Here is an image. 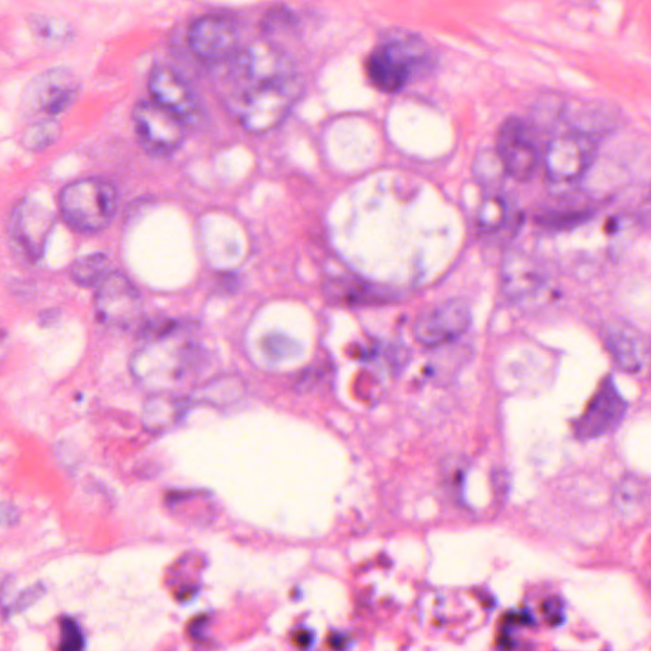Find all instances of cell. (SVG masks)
<instances>
[{
    "label": "cell",
    "instance_id": "cell-28",
    "mask_svg": "<svg viewBox=\"0 0 651 651\" xmlns=\"http://www.w3.org/2000/svg\"><path fill=\"white\" fill-rule=\"evenodd\" d=\"M45 587L41 583L35 584L34 587L28 588L17 599V610L25 611L35 602L44 596Z\"/></svg>",
    "mask_w": 651,
    "mask_h": 651
},
{
    "label": "cell",
    "instance_id": "cell-10",
    "mask_svg": "<svg viewBox=\"0 0 651 651\" xmlns=\"http://www.w3.org/2000/svg\"><path fill=\"white\" fill-rule=\"evenodd\" d=\"M187 40L194 54L204 62H229L240 51L236 22L223 14H205L192 23Z\"/></svg>",
    "mask_w": 651,
    "mask_h": 651
},
{
    "label": "cell",
    "instance_id": "cell-21",
    "mask_svg": "<svg viewBox=\"0 0 651 651\" xmlns=\"http://www.w3.org/2000/svg\"><path fill=\"white\" fill-rule=\"evenodd\" d=\"M111 273L109 259L103 254L81 257L72 265L70 276L81 287H98Z\"/></svg>",
    "mask_w": 651,
    "mask_h": 651
},
{
    "label": "cell",
    "instance_id": "cell-17",
    "mask_svg": "<svg viewBox=\"0 0 651 651\" xmlns=\"http://www.w3.org/2000/svg\"><path fill=\"white\" fill-rule=\"evenodd\" d=\"M190 406L189 397L158 391L145 401L142 415L144 428L151 433H165L185 419Z\"/></svg>",
    "mask_w": 651,
    "mask_h": 651
},
{
    "label": "cell",
    "instance_id": "cell-29",
    "mask_svg": "<svg viewBox=\"0 0 651 651\" xmlns=\"http://www.w3.org/2000/svg\"><path fill=\"white\" fill-rule=\"evenodd\" d=\"M288 344L289 340L285 339V337L273 335L265 340V349L271 355H275V357H285L290 351Z\"/></svg>",
    "mask_w": 651,
    "mask_h": 651
},
{
    "label": "cell",
    "instance_id": "cell-23",
    "mask_svg": "<svg viewBox=\"0 0 651 651\" xmlns=\"http://www.w3.org/2000/svg\"><path fill=\"white\" fill-rule=\"evenodd\" d=\"M243 386L240 379L236 377H222L215 379L199 393L201 400L215 406H227L233 404L242 395Z\"/></svg>",
    "mask_w": 651,
    "mask_h": 651
},
{
    "label": "cell",
    "instance_id": "cell-20",
    "mask_svg": "<svg viewBox=\"0 0 651 651\" xmlns=\"http://www.w3.org/2000/svg\"><path fill=\"white\" fill-rule=\"evenodd\" d=\"M331 297L337 301L364 306V304L387 301L388 295L384 290L372 287L371 284L355 279H340L330 285Z\"/></svg>",
    "mask_w": 651,
    "mask_h": 651
},
{
    "label": "cell",
    "instance_id": "cell-5",
    "mask_svg": "<svg viewBox=\"0 0 651 651\" xmlns=\"http://www.w3.org/2000/svg\"><path fill=\"white\" fill-rule=\"evenodd\" d=\"M426 60L423 45L414 40L395 39L383 42L367 60L371 82L383 92L401 91L412 74Z\"/></svg>",
    "mask_w": 651,
    "mask_h": 651
},
{
    "label": "cell",
    "instance_id": "cell-2",
    "mask_svg": "<svg viewBox=\"0 0 651 651\" xmlns=\"http://www.w3.org/2000/svg\"><path fill=\"white\" fill-rule=\"evenodd\" d=\"M204 350L192 343H176L172 336L148 340L131 360L135 378L152 387L177 383L204 367Z\"/></svg>",
    "mask_w": 651,
    "mask_h": 651
},
{
    "label": "cell",
    "instance_id": "cell-14",
    "mask_svg": "<svg viewBox=\"0 0 651 651\" xmlns=\"http://www.w3.org/2000/svg\"><path fill=\"white\" fill-rule=\"evenodd\" d=\"M496 153L509 176L527 182L535 176L540 153L529 134L526 123L519 117H509L499 130Z\"/></svg>",
    "mask_w": 651,
    "mask_h": 651
},
{
    "label": "cell",
    "instance_id": "cell-24",
    "mask_svg": "<svg viewBox=\"0 0 651 651\" xmlns=\"http://www.w3.org/2000/svg\"><path fill=\"white\" fill-rule=\"evenodd\" d=\"M30 26L32 32L40 40L53 42V44H62V42L68 41L73 34L72 27L68 22L60 20V18L44 16V14L32 16Z\"/></svg>",
    "mask_w": 651,
    "mask_h": 651
},
{
    "label": "cell",
    "instance_id": "cell-6",
    "mask_svg": "<svg viewBox=\"0 0 651 651\" xmlns=\"http://www.w3.org/2000/svg\"><path fill=\"white\" fill-rule=\"evenodd\" d=\"M54 226L55 215L45 205L32 199L18 201L8 222L13 251L28 262L41 260Z\"/></svg>",
    "mask_w": 651,
    "mask_h": 651
},
{
    "label": "cell",
    "instance_id": "cell-7",
    "mask_svg": "<svg viewBox=\"0 0 651 651\" xmlns=\"http://www.w3.org/2000/svg\"><path fill=\"white\" fill-rule=\"evenodd\" d=\"M133 128L140 147L154 157L170 156L185 142L184 123L154 101L137 103L133 110Z\"/></svg>",
    "mask_w": 651,
    "mask_h": 651
},
{
    "label": "cell",
    "instance_id": "cell-15",
    "mask_svg": "<svg viewBox=\"0 0 651 651\" xmlns=\"http://www.w3.org/2000/svg\"><path fill=\"white\" fill-rule=\"evenodd\" d=\"M604 332L608 349L622 371L638 376L651 371V345L639 330L615 322Z\"/></svg>",
    "mask_w": 651,
    "mask_h": 651
},
{
    "label": "cell",
    "instance_id": "cell-11",
    "mask_svg": "<svg viewBox=\"0 0 651 651\" xmlns=\"http://www.w3.org/2000/svg\"><path fill=\"white\" fill-rule=\"evenodd\" d=\"M471 322L467 303L452 299L421 313L414 323V336L425 348H442L465 335Z\"/></svg>",
    "mask_w": 651,
    "mask_h": 651
},
{
    "label": "cell",
    "instance_id": "cell-9",
    "mask_svg": "<svg viewBox=\"0 0 651 651\" xmlns=\"http://www.w3.org/2000/svg\"><path fill=\"white\" fill-rule=\"evenodd\" d=\"M79 88L81 84L76 74L69 69H49L28 83L22 105L28 114H41L45 115V119H54L72 106Z\"/></svg>",
    "mask_w": 651,
    "mask_h": 651
},
{
    "label": "cell",
    "instance_id": "cell-4",
    "mask_svg": "<svg viewBox=\"0 0 651 651\" xmlns=\"http://www.w3.org/2000/svg\"><path fill=\"white\" fill-rule=\"evenodd\" d=\"M598 151L597 138L569 130L555 135L545 154L546 177L555 187L573 185L583 179Z\"/></svg>",
    "mask_w": 651,
    "mask_h": 651
},
{
    "label": "cell",
    "instance_id": "cell-26",
    "mask_svg": "<svg viewBox=\"0 0 651 651\" xmlns=\"http://www.w3.org/2000/svg\"><path fill=\"white\" fill-rule=\"evenodd\" d=\"M592 218L589 210H576V212H547L538 215L541 226L552 229H569L587 222Z\"/></svg>",
    "mask_w": 651,
    "mask_h": 651
},
{
    "label": "cell",
    "instance_id": "cell-22",
    "mask_svg": "<svg viewBox=\"0 0 651 651\" xmlns=\"http://www.w3.org/2000/svg\"><path fill=\"white\" fill-rule=\"evenodd\" d=\"M62 129L54 119H41L23 130L21 144L31 152H40L49 148L59 139Z\"/></svg>",
    "mask_w": 651,
    "mask_h": 651
},
{
    "label": "cell",
    "instance_id": "cell-13",
    "mask_svg": "<svg viewBox=\"0 0 651 651\" xmlns=\"http://www.w3.org/2000/svg\"><path fill=\"white\" fill-rule=\"evenodd\" d=\"M626 411L627 402L613 378L603 379L583 414L574 421L575 437L580 440L604 437L620 425Z\"/></svg>",
    "mask_w": 651,
    "mask_h": 651
},
{
    "label": "cell",
    "instance_id": "cell-25",
    "mask_svg": "<svg viewBox=\"0 0 651 651\" xmlns=\"http://www.w3.org/2000/svg\"><path fill=\"white\" fill-rule=\"evenodd\" d=\"M473 173L481 185L495 187L508 175L499 154L495 152H482L473 162Z\"/></svg>",
    "mask_w": 651,
    "mask_h": 651
},
{
    "label": "cell",
    "instance_id": "cell-19",
    "mask_svg": "<svg viewBox=\"0 0 651 651\" xmlns=\"http://www.w3.org/2000/svg\"><path fill=\"white\" fill-rule=\"evenodd\" d=\"M479 227L485 234L498 236L505 229L518 224L507 200L498 194H490L482 203L479 212Z\"/></svg>",
    "mask_w": 651,
    "mask_h": 651
},
{
    "label": "cell",
    "instance_id": "cell-1",
    "mask_svg": "<svg viewBox=\"0 0 651 651\" xmlns=\"http://www.w3.org/2000/svg\"><path fill=\"white\" fill-rule=\"evenodd\" d=\"M223 84L229 111L252 134L270 133L283 124L303 92L290 56L269 41L238 51L228 62Z\"/></svg>",
    "mask_w": 651,
    "mask_h": 651
},
{
    "label": "cell",
    "instance_id": "cell-18",
    "mask_svg": "<svg viewBox=\"0 0 651 651\" xmlns=\"http://www.w3.org/2000/svg\"><path fill=\"white\" fill-rule=\"evenodd\" d=\"M562 119L569 121L570 130L594 138L615 128L620 120L611 106L594 101L566 102Z\"/></svg>",
    "mask_w": 651,
    "mask_h": 651
},
{
    "label": "cell",
    "instance_id": "cell-8",
    "mask_svg": "<svg viewBox=\"0 0 651 651\" xmlns=\"http://www.w3.org/2000/svg\"><path fill=\"white\" fill-rule=\"evenodd\" d=\"M95 309L97 320L114 329L130 330L143 318L138 289L119 271H111L98 285Z\"/></svg>",
    "mask_w": 651,
    "mask_h": 651
},
{
    "label": "cell",
    "instance_id": "cell-30",
    "mask_svg": "<svg viewBox=\"0 0 651 651\" xmlns=\"http://www.w3.org/2000/svg\"><path fill=\"white\" fill-rule=\"evenodd\" d=\"M208 624V617L200 616L196 618L190 627L191 634L199 638L200 632H203L205 625Z\"/></svg>",
    "mask_w": 651,
    "mask_h": 651
},
{
    "label": "cell",
    "instance_id": "cell-16",
    "mask_svg": "<svg viewBox=\"0 0 651 651\" xmlns=\"http://www.w3.org/2000/svg\"><path fill=\"white\" fill-rule=\"evenodd\" d=\"M504 293L517 302L536 297L545 289L547 275L535 257L521 251L509 252L501 268Z\"/></svg>",
    "mask_w": 651,
    "mask_h": 651
},
{
    "label": "cell",
    "instance_id": "cell-3",
    "mask_svg": "<svg viewBox=\"0 0 651 651\" xmlns=\"http://www.w3.org/2000/svg\"><path fill=\"white\" fill-rule=\"evenodd\" d=\"M119 196L114 185L101 179L74 181L60 192L59 208L65 222L81 232H100L115 218Z\"/></svg>",
    "mask_w": 651,
    "mask_h": 651
},
{
    "label": "cell",
    "instance_id": "cell-27",
    "mask_svg": "<svg viewBox=\"0 0 651 651\" xmlns=\"http://www.w3.org/2000/svg\"><path fill=\"white\" fill-rule=\"evenodd\" d=\"M60 629H62V643H60L59 651H83L86 646L81 627L77 624L76 620L72 617H63L60 621Z\"/></svg>",
    "mask_w": 651,
    "mask_h": 651
},
{
    "label": "cell",
    "instance_id": "cell-12",
    "mask_svg": "<svg viewBox=\"0 0 651 651\" xmlns=\"http://www.w3.org/2000/svg\"><path fill=\"white\" fill-rule=\"evenodd\" d=\"M149 92L154 102L175 114L184 124L204 120V106L191 83L177 70L158 65L149 78Z\"/></svg>",
    "mask_w": 651,
    "mask_h": 651
}]
</instances>
